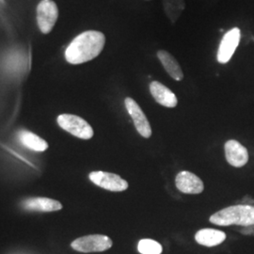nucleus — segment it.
Segmentation results:
<instances>
[{
	"instance_id": "a211bd4d",
	"label": "nucleus",
	"mask_w": 254,
	"mask_h": 254,
	"mask_svg": "<svg viewBox=\"0 0 254 254\" xmlns=\"http://www.w3.org/2000/svg\"><path fill=\"white\" fill-rule=\"evenodd\" d=\"M242 202H245L244 204L254 206V200H253V199L245 198L244 200H242ZM240 232H241L243 235H246V236H254V225H251V226H247V227L244 228L243 230H241Z\"/></svg>"
},
{
	"instance_id": "2eb2a0df",
	"label": "nucleus",
	"mask_w": 254,
	"mask_h": 254,
	"mask_svg": "<svg viewBox=\"0 0 254 254\" xmlns=\"http://www.w3.org/2000/svg\"><path fill=\"white\" fill-rule=\"evenodd\" d=\"M19 139L23 145L35 152H45L48 148V143L45 139L28 131L20 132Z\"/></svg>"
},
{
	"instance_id": "39448f33",
	"label": "nucleus",
	"mask_w": 254,
	"mask_h": 254,
	"mask_svg": "<svg viewBox=\"0 0 254 254\" xmlns=\"http://www.w3.org/2000/svg\"><path fill=\"white\" fill-rule=\"evenodd\" d=\"M59 17V9L54 1L42 0L37 7V21L41 31L49 33Z\"/></svg>"
},
{
	"instance_id": "f3484780",
	"label": "nucleus",
	"mask_w": 254,
	"mask_h": 254,
	"mask_svg": "<svg viewBox=\"0 0 254 254\" xmlns=\"http://www.w3.org/2000/svg\"><path fill=\"white\" fill-rule=\"evenodd\" d=\"M137 251L141 254H161L163 248L153 239H141L137 244Z\"/></svg>"
},
{
	"instance_id": "f257e3e1",
	"label": "nucleus",
	"mask_w": 254,
	"mask_h": 254,
	"mask_svg": "<svg viewBox=\"0 0 254 254\" xmlns=\"http://www.w3.org/2000/svg\"><path fill=\"white\" fill-rule=\"evenodd\" d=\"M106 37L96 30L85 31L75 37L65 51V59L71 64H85L100 55Z\"/></svg>"
},
{
	"instance_id": "9b49d317",
	"label": "nucleus",
	"mask_w": 254,
	"mask_h": 254,
	"mask_svg": "<svg viewBox=\"0 0 254 254\" xmlns=\"http://www.w3.org/2000/svg\"><path fill=\"white\" fill-rule=\"evenodd\" d=\"M150 91L153 95L154 100L159 105L173 109L178 104V100L174 92L167 88L162 83L158 81L151 82L150 84Z\"/></svg>"
},
{
	"instance_id": "f03ea898",
	"label": "nucleus",
	"mask_w": 254,
	"mask_h": 254,
	"mask_svg": "<svg viewBox=\"0 0 254 254\" xmlns=\"http://www.w3.org/2000/svg\"><path fill=\"white\" fill-rule=\"evenodd\" d=\"M210 222L218 226H251L254 224V206L236 204L219 210L210 217Z\"/></svg>"
},
{
	"instance_id": "4468645a",
	"label": "nucleus",
	"mask_w": 254,
	"mask_h": 254,
	"mask_svg": "<svg viewBox=\"0 0 254 254\" xmlns=\"http://www.w3.org/2000/svg\"><path fill=\"white\" fill-rule=\"evenodd\" d=\"M157 57L163 65L166 72L169 73L174 80L182 81L184 79V73L182 71L181 66L173 55L170 54L168 51L159 50L157 52Z\"/></svg>"
},
{
	"instance_id": "1a4fd4ad",
	"label": "nucleus",
	"mask_w": 254,
	"mask_h": 254,
	"mask_svg": "<svg viewBox=\"0 0 254 254\" xmlns=\"http://www.w3.org/2000/svg\"><path fill=\"white\" fill-rule=\"evenodd\" d=\"M225 157L228 163L235 168H241L249 161V152L245 146L235 139H230L225 143Z\"/></svg>"
},
{
	"instance_id": "9d476101",
	"label": "nucleus",
	"mask_w": 254,
	"mask_h": 254,
	"mask_svg": "<svg viewBox=\"0 0 254 254\" xmlns=\"http://www.w3.org/2000/svg\"><path fill=\"white\" fill-rule=\"evenodd\" d=\"M175 185L179 190L186 194H200L204 190V185L200 177L186 171L177 174Z\"/></svg>"
},
{
	"instance_id": "0eeeda50",
	"label": "nucleus",
	"mask_w": 254,
	"mask_h": 254,
	"mask_svg": "<svg viewBox=\"0 0 254 254\" xmlns=\"http://www.w3.org/2000/svg\"><path fill=\"white\" fill-rule=\"evenodd\" d=\"M125 105L127 112L133 120L136 131L139 133L140 136L149 138L152 136V127L150 126V123L142 109H140L136 101L130 97L126 98Z\"/></svg>"
},
{
	"instance_id": "423d86ee",
	"label": "nucleus",
	"mask_w": 254,
	"mask_h": 254,
	"mask_svg": "<svg viewBox=\"0 0 254 254\" xmlns=\"http://www.w3.org/2000/svg\"><path fill=\"white\" fill-rule=\"evenodd\" d=\"M89 178L94 185L106 190L122 192L128 189V183L115 173L92 172L90 173Z\"/></svg>"
},
{
	"instance_id": "f8f14e48",
	"label": "nucleus",
	"mask_w": 254,
	"mask_h": 254,
	"mask_svg": "<svg viewBox=\"0 0 254 254\" xmlns=\"http://www.w3.org/2000/svg\"><path fill=\"white\" fill-rule=\"evenodd\" d=\"M22 206L26 210L37 212H54L63 208V204L58 200L49 198H30L23 201Z\"/></svg>"
},
{
	"instance_id": "ddd939ff",
	"label": "nucleus",
	"mask_w": 254,
	"mask_h": 254,
	"mask_svg": "<svg viewBox=\"0 0 254 254\" xmlns=\"http://www.w3.org/2000/svg\"><path fill=\"white\" fill-rule=\"evenodd\" d=\"M226 239V234L216 229H201L195 235V240L198 244L204 247H215L220 245Z\"/></svg>"
},
{
	"instance_id": "20e7f679",
	"label": "nucleus",
	"mask_w": 254,
	"mask_h": 254,
	"mask_svg": "<svg viewBox=\"0 0 254 254\" xmlns=\"http://www.w3.org/2000/svg\"><path fill=\"white\" fill-rule=\"evenodd\" d=\"M113 245L112 240L109 236L103 235H91L82 236L72 242L71 247L74 251L91 254V253H102L108 251Z\"/></svg>"
},
{
	"instance_id": "7ed1b4c3",
	"label": "nucleus",
	"mask_w": 254,
	"mask_h": 254,
	"mask_svg": "<svg viewBox=\"0 0 254 254\" xmlns=\"http://www.w3.org/2000/svg\"><path fill=\"white\" fill-rule=\"evenodd\" d=\"M58 124L64 130L78 138L90 139L93 136L92 127L79 116L62 114L58 117Z\"/></svg>"
},
{
	"instance_id": "6e6552de",
	"label": "nucleus",
	"mask_w": 254,
	"mask_h": 254,
	"mask_svg": "<svg viewBox=\"0 0 254 254\" xmlns=\"http://www.w3.org/2000/svg\"><path fill=\"white\" fill-rule=\"evenodd\" d=\"M240 38L241 32L238 27H234L225 33L218 47V62L219 64H225L230 62L239 45Z\"/></svg>"
},
{
	"instance_id": "dca6fc26",
	"label": "nucleus",
	"mask_w": 254,
	"mask_h": 254,
	"mask_svg": "<svg viewBox=\"0 0 254 254\" xmlns=\"http://www.w3.org/2000/svg\"><path fill=\"white\" fill-rule=\"evenodd\" d=\"M163 6L168 18L175 23L185 9L186 4L184 0H163Z\"/></svg>"
}]
</instances>
